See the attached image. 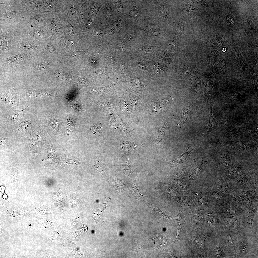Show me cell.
Wrapping results in <instances>:
<instances>
[{"instance_id":"6da1fadb","label":"cell","mask_w":258,"mask_h":258,"mask_svg":"<svg viewBox=\"0 0 258 258\" xmlns=\"http://www.w3.org/2000/svg\"><path fill=\"white\" fill-rule=\"evenodd\" d=\"M31 58L23 51L9 57H0V80L27 77V68Z\"/></svg>"},{"instance_id":"7a4b0ae2","label":"cell","mask_w":258,"mask_h":258,"mask_svg":"<svg viewBox=\"0 0 258 258\" xmlns=\"http://www.w3.org/2000/svg\"><path fill=\"white\" fill-rule=\"evenodd\" d=\"M0 25H19L27 10L21 0H0Z\"/></svg>"},{"instance_id":"3957f363","label":"cell","mask_w":258,"mask_h":258,"mask_svg":"<svg viewBox=\"0 0 258 258\" xmlns=\"http://www.w3.org/2000/svg\"><path fill=\"white\" fill-rule=\"evenodd\" d=\"M52 14L51 11L42 12L27 9L19 25L23 29L45 25Z\"/></svg>"},{"instance_id":"277c9868","label":"cell","mask_w":258,"mask_h":258,"mask_svg":"<svg viewBox=\"0 0 258 258\" xmlns=\"http://www.w3.org/2000/svg\"><path fill=\"white\" fill-rule=\"evenodd\" d=\"M0 57L9 53L12 48L7 45L8 39L18 38L22 33V29L19 26L14 25H0Z\"/></svg>"},{"instance_id":"5b68a950","label":"cell","mask_w":258,"mask_h":258,"mask_svg":"<svg viewBox=\"0 0 258 258\" xmlns=\"http://www.w3.org/2000/svg\"><path fill=\"white\" fill-rule=\"evenodd\" d=\"M23 29L22 34L18 39L33 42L40 45L44 41L50 37L48 29L45 25Z\"/></svg>"},{"instance_id":"8992f818","label":"cell","mask_w":258,"mask_h":258,"mask_svg":"<svg viewBox=\"0 0 258 258\" xmlns=\"http://www.w3.org/2000/svg\"><path fill=\"white\" fill-rule=\"evenodd\" d=\"M20 96L12 85L0 86V104L9 108L19 104Z\"/></svg>"},{"instance_id":"52a82bcc","label":"cell","mask_w":258,"mask_h":258,"mask_svg":"<svg viewBox=\"0 0 258 258\" xmlns=\"http://www.w3.org/2000/svg\"><path fill=\"white\" fill-rule=\"evenodd\" d=\"M187 194L200 209H204L212 204L206 191L197 184L191 185L190 188Z\"/></svg>"},{"instance_id":"ba28073f","label":"cell","mask_w":258,"mask_h":258,"mask_svg":"<svg viewBox=\"0 0 258 258\" xmlns=\"http://www.w3.org/2000/svg\"><path fill=\"white\" fill-rule=\"evenodd\" d=\"M42 57L41 54L31 58L27 68V77L35 76L49 69L50 62Z\"/></svg>"},{"instance_id":"9c48e42d","label":"cell","mask_w":258,"mask_h":258,"mask_svg":"<svg viewBox=\"0 0 258 258\" xmlns=\"http://www.w3.org/2000/svg\"><path fill=\"white\" fill-rule=\"evenodd\" d=\"M29 109L27 106L19 104L3 114L1 118L8 125L16 124L26 115Z\"/></svg>"},{"instance_id":"30bf717a","label":"cell","mask_w":258,"mask_h":258,"mask_svg":"<svg viewBox=\"0 0 258 258\" xmlns=\"http://www.w3.org/2000/svg\"><path fill=\"white\" fill-rule=\"evenodd\" d=\"M64 18L58 14H52L47 21L45 25L51 38L57 41L61 36L63 33L62 22Z\"/></svg>"},{"instance_id":"8fae6325","label":"cell","mask_w":258,"mask_h":258,"mask_svg":"<svg viewBox=\"0 0 258 258\" xmlns=\"http://www.w3.org/2000/svg\"><path fill=\"white\" fill-rule=\"evenodd\" d=\"M38 118L34 115L26 114L16 124V129L17 133L22 136L30 135L38 122Z\"/></svg>"},{"instance_id":"7c38bea8","label":"cell","mask_w":258,"mask_h":258,"mask_svg":"<svg viewBox=\"0 0 258 258\" xmlns=\"http://www.w3.org/2000/svg\"><path fill=\"white\" fill-rule=\"evenodd\" d=\"M11 47H17L21 48L31 58L36 56L41 53L40 45L30 41H24L16 39H11Z\"/></svg>"},{"instance_id":"4fadbf2b","label":"cell","mask_w":258,"mask_h":258,"mask_svg":"<svg viewBox=\"0 0 258 258\" xmlns=\"http://www.w3.org/2000/svg\"><path fill=\"white\" fill-rule=\"evenodd\" d=\"M255 189L249 187L234 188L228 194L227 203L242 207L245 198L250 193Z\"/></svg>"},{"instance_id":"5bb4252c","label":"cell","mask_w":258,"mask_h":258,"mask_svg":"<svg viewBox=\"0 0 258 258\" xmlns=\"http://www.w3.org/2000/svg\"><path fill=\"white\" fill-rule=\"evenodd\" d=\"M78 6L77 0H64L59 15L65 18L77 19Z\"/></svg>"},{"instance_id":"9a60e30c","label":"cell","mask_w":258,"mask_h":258,"mask_svg":"<svg viewBox=\"0 0 258 258\" xmlns=\"http://www.w3.org/2000/svg\"><path fill=\"white\" fill-rule=\"evenodd\" d=\"M234 188L245 187L258 188V178L246 173L233 179H231Z\"/></svg>"},{"instance_id":"2e32d148","label":"cell","mask_w":258,"mask_h":258,"mask_svg":"<svg viewBox=\"0 0 258 258\" xmlns=\"http://www.w3.org/2000/svg\"><path fill=\"white\" fill-rule=\"evenodd\" d=\"M62 25L63 33L69 35L77 41L80 31L77 19L74 20L64 17Z\"/></svg>"},{"instance_id":"e0dca14e","label":"cell","mask_w":258,"mask_h":258,"mask_svg":"<svg viewBox=\"0 0 258 258\" xmlns=\"http://www.w3.org/2000/svg\"><path fill=\"white\" fill-rule=\"evenodd\" d=\"M206 191L212 204L222 205L228 202V195L216 187L211 188Z\"/></svg>"},{"instance_id":"ac0fdd59","label":"cell","mask_w":258,"mask_h":258,"mask_svg":"<svg viewBox=\"0 0 258 258\" xmlns=\"http://www.w3.org/2000/svg\"><path fill=\"white\" fill-rule=\"evenodd\" d=\"M57 95L50 91L41 89L36 86L32 88L26 90L22 93V96L26 98H39L43 97H54Z\"/></svg>"},{"instance_id":"d6986e66","label":"cell","mask_w":258,"mask_h":258,"mask_svg":"<svg viewBox=\"0 0 258 258\" xmlns=\"http://www.w3.org/2000/svg\"><path fill=\"white\" fill-rule=\"evenodd\" d=\"M61 48L65 50L70 52L74 48L76 41L69 35L63 33L60 38L57 41Z\"/></svg>"},{"instance_id":"ffe728a7","label":"cell","mask_w":258,"mask_h":258,"mask_svg":"<svg viewBox=\"0 0 258 258\" xmlns=\"http://www.w3.org/2000/svg\"><path fill=\"white\" fill-rule=\"evenodd\" d=\"M215 186V187L228 195L234 189L231 180L228 177L218 180Z\"/></svg>"},{"instance_id":"44dd1931","label":"cell","mask_w":258,"mask_h":258,"mask_svg":"<svg viewBox=\"0 0 258 258\" xmlns=\"http://www.w3.org/2000/svg\"><path fill=\"white\" fill-rule=\"evenodd\" d=\"M174 200L183 207H188L191 209H193L195 207L194 203L186 194L179 193L175 197Z\"/></svg>"},{"instance_id":"7402d4cb","label":"cell","mask_w":258,"mask_h":258,"mask_svg":"<svg viewBox=\"0 0 258 258\" xmlns=\"http://www.w3.org/2000/svg\"><path fill=\"white\" fill-rule=\"evenodd\" d=\"M245 172V168L243 166H235L227 170L226 176L229 179H233L244 174Z\"/></svg>"},{"instance_id":"603a6c76","label":"cell","mask_w":258,"mask_h":258,"mask_svg":"<svg viewBox=\"0 0 258 258\" xmlns=\"http://www.w3.org/2000/svg\"><path fill=\"white\" fill-rule=\"evenodd\" d=\"M208 162V161L203 160L202 158L200 162L197 163L190 172L188 175L189 179L191 180H196L201 170Z\"/></svg>"},{"instance_id":"cb8c5ba5","label":"cell","mask_w":258,"mask_h":258,"mask_svg":"<svg viewBox=\"0 0 258 258\" xmlns=\"http://www.w3.org/2000/svg\"><path fill=\"white\" fill-rule=\"evenodd\" d=\"M194 147L189 145L187 147L183 153L176 161H172L173 164L171 167H175L188 161L190 154L194 149Z\"/></svg>"},{"instance_id":"d4e9b609","label":"cell","mask_w":258,"mask_h":258,"mask_svg":"<svg viewBox=\"0 0 258 258\" xmlns=\"http://www.w3.org/2000/svg\"><path fill=\"white\" fill-rule=\"evenodd\" d=\"M120 169L122 172L128 177H130L134 171L131 170L129 163V159L128 157H121L119 161Z\"/></svg>"},{"instance_id":"484cf974","label":"cell","mask_w":258,"mask_h":258,"mask_svg":"<svg viewBox=\"0 0 258 258\" xmlns=\"http://www.w3.org/2000/svg\"><path fill=\"white\" fill-rule=\"evenodd\" d=\"M103 5V4L97 7L95 6L94 1H93L91 2L89 10L88 17L86 24L87 27L92 24L99 10Z\"/></svg>"},{"instance_id":"4316f807","label":"cell","mask_w":258,"mask_h":258,"mask_svg":"<svg viewBox=\"0 0 258 258\" xmlns=\"http://www.w3.org/2000/svg\"><path fill=\"white\" fill-rule=\"evenodd\" d=\"M258 203V188L250 193L244 200V205L256 206Z\"/></svg>"},{"instance_id":"83f0119b","label":"cell","mask_w":258,"mask_h":258,"mask_svg":"<svg viewBox=\"0 0 258 258\" xmlns=\"http://www.w3.org/2000/svg\"><path fill=\"white\" fill-rule=\"evenodd\" d=\"M221 208L222 213L228 217H234L239 214V210L233 206L227 204H224Z\"/></svg>"},{"instance_id":"f1b7e54d","label":"cell","mask_w":258,"mask_h":258,"mask_svg":"<svg viewBox=\"0 0 258 258\" xmlns=\"http://www.w3.org/2000/svg\"><path fill=\"white\" fill-rule=\"evenodd\" d=\"M213 104H211L210 107L209 119V123L205 131L206 133H209L213 130L218 127L220 123L217 122L213 115L212 109Z\"/></svg>"},{"instance_id":"f546056e","label":"cell","mask_w":258,"mask_h":258,"mask_svg":"<svg viewBox=\"0 0 258 258\" xmlns=\"http://www.w3.org/2000/svg\"><path fill=\"white\" fill-rule=\"evenodd\" d=\"M93 161V169L99 172L104 177L107 178V176L102 163L99 158L98 152L95 154Z\"/></svg>"},{"instance_id":"4dcf8cb0","label":"cell","mask_w":258,"mask_h":258,"mask_svg":"<svg viewBox=\"0 0 258 258\" xmlns=\"http://www.w3.org/2000/svg\"><path fill=\"white\" fill-rule=\"evenodd\" d=\"M167 123L165 121H162L159 129L157 137V142L159 143L164 138L165 133L167 130L170 127L167 126Z\"/></svg>"},{"instance_id":"1f68e13d","label":"cell","mask_w":258,"mask_h":258,"mask_svg":"<svg viewBox=\"0 0 258 258\" xmlns=\"http://www.w3.org/2000/svg\"><path fill=\"white\" fill-rule=\"evenodd\" d=\"M28 143L32 155L35 158H37V146L34 137L31 134L28 137Z\"/></svg>"},{"instance_id":"d6a6232c","label":"cell","mask_w":258,"mask_h":258,"mask_svg":"<svg viewBox=\"0 0 258 258\" xmlns=\"http://www.w3.org/2000/svg\"><path fill=\"white\" fill-rule=\"evenodd\" d=\"M183 207L182 206L180 207L178 214L173 219L176 226L182 224L185 221V216L184 214Z\"/></svg>"},{"instance_id":"836d02e7","label":"cell","mask_w":258,"mask_h":258,"mask_svg":"<svg viewBox=\"0 0 258 258\" xmlns=\"http://www.w3.org/2000/svg\"><path fill=\"white\" fill-rule=\"evenodd\" d=\"M254 206H248L246 209V215L249 220L250 224L251 226L252 225V221L253 217L255 215L257 210V207Z\"/></svg>"},{"instance_id":"e575fe53","label":"cell","mask_w":258,"mask_h":258,"mask_svg":"<svg viewBox=\"0 0 258 258\" xmlns=\"http://www.w3.org/2000/svg\"><path fill=\"white\" fill-rule=\"evenodd\" d=\"M190 114V111L189 107H187L181 112L179 118V124L181 126L188 120Z\"/></svg>"},{"instance_id":"d590c367","label":"cell","mask_w":258,"mask_h":258,"mask_svg":"<svg viewBox=\"0 0 258 258\" xmlns=\"http://www.w3.org/2000/svg\"><path fill=\"white\" fill-rule=\"evenodd\" d=\"M146 204L147 206L156 214L157 215L171 219L173 218L172 217L167 215L162 211L156 205H153L148 203H146Z\"/></svg>"},{"instance_id":"8d00e7d4","label":"cell","mask_w":258,"mask_h":258,"mask_svg":"<svg viewBox=\"0 0 258 258\" xmlns=\"http://www.w3.org/2000/svg\"><path fill=\"white\" fill-rule=\"evenodd\" d=\"M206 237L202 236H194L192 239L193 243L200 248H204L205 246V241Z\"/></svg>"},{"instance_id":"74e56055","label":"cell","mask_w":258,"mask_h":258,"mask_svg":"<svg viewBox=\"0 0 258 258\" xmlns=\"http://www.w3.org/2000/svg\"><path fill=\"white\" fill-rule=\"evenodd\" d=\"M136 179L134 181L130 189V191L132 195L134 197L136 198H139L144 197H147V196H144L141 194L140 193L137 188L135 186V183Z\"/></svg>"},{"instance_id":"f35d334b","label":"cell","mask_w":258,"mask_h":258,"mask_svg":"<svg viewBox=\"0 0 258 258\" xmlns=\"http://www.w3.org/2000/svg\"><path fill=\"white\" fill-rule=\"evenodd\" d=\"M223 220L226 224L232 226L236 223L238 219L234 217H224Z\"/></svg>"},{"instance_id":"ab89813d","label":"cell","mask_w":258,"mask_h":258,"mask_svg":"<svg viewBox=\"0 0 258 258\" xmlns=\"http://www.w3.org/2000/svg\"><path fill=\"white\" fill-rule=\"evenodd\" d=\"M113 182L116 188L120 193L123 189V185L118 180L115 178L113 179Z\"/></svg>"},{"instance_id":"60d3db41","label":"cell","mask_w":258,"mask_h":258,"mask_svg":"<svg viewBox=\"0 0 258 258\" xmlns=\"http://www.w3.org/2000/svg\"><path fill=\"white\" fill-rule=\"evenodd\" d=\"M232 159L229 157H223L222 163L224 166L226 168L230 167L232 164Z\"/></svg>"},{"instance_id":"b9f144b4","label":"cell","mask_w":258,"mask_h":258,"mask_svg":"<svg viewBox=\"0 0 258 258\" xmlns=\"http://www.w3.org/2000/svg\"><path fill=\"white\" fill-rule=\"evenodd\" d=\"M105 14L107 16H111L112 14L111 5L109 3H108L106 5L103 10Z\"/></svg>"},{"instance_id":"7bdbcfd3","label":"cell","mask_w":258,"mask_h":258,"mask_svg":"<svg viewBox=\"0 0 258 258\" xmlns=\"http://www.w3.org/2000/svg\"><path fill=\"white\" fill-rule=\"evenodd\" d=\"M109 87L107 86L98 88L96 90V92L99 94L106 93L110 90V88Z\"/></svg>"},{"instance_id":"ee69618b","label":"cell","mask_w":258,"mask_h":258,"mask_svg":"<svg viewBox=\"0 0 258 258\" xmlns=\"http://www.w3.org/2000/svg\"><path fill=\"white\" fill-rule=\"evenodd\" d=\"M154 48L153 47L146 46L141 47L140 49L144 51L150 52L153 51Z\"/></svg>"},{"instance_id":"f6af8a7d","label":"cell","mask_w":258,"mask_h":258,"mask_svg":"<svg viewBox=\"0 0 258 258\" xmlns=\"http://www.w3.org/2000/svg\"><path fill=\"white\" fill-rule=\"evenodd\" d=\"M176 227L177 229V236L175 240V242H177L179 239L181 233V229L180 226H176Z\"/></svg>"},{"instance_id":"bcb514c9","label":"cell","mask_w":258,"mask_h":258,"mask_svg":"<svg viewBox=\"0 0 258 258\" xmlns=\"http://www.w3.org/2000/svg\"><path fill=\"white\" fill-rule=\"evenodd\" d=\"M131 10L133 14L135 16L139 15L140 14V12L139 10L136 6H133Z\"/></svg>"},{"instance_id":"7dc6e473","label":"cell","mask_w":258,"mask_h":258,"mask_svg":"<svg viewBox=\"0 0 258 258\" xmlns=\"http://www.w3.org/2000/svg\"><path fill=\"white\" fill-rule=\"evenodd\" d=\"M247 245L246 242H243L240 245V249L242 252H244L246 251L247 248Z\"/></svg>"},{"instance_id":"c3c4849f","label":"cell","mask_w":258,"mask_h":258,"mask_svg":"<svg viewBox=\"0 0 258 258\" xmlns=\"http://www.w3.org/2000/svg\"><path fill=\"white\" fill-rule=\"evenodd\" d=\"M219 65L220 68L222 69L225 70V64L223 59H222L220 60Z\"/></svg>"},{"instance_id":"681fc988","label":"cell","mask_w":258,"mask_h":258,"mask_svg":"<svg viewBox=\"0 0 258 258\" xmlns=\"http://www.w3.org/2000/svg\"><path fill=\"white\" fill-rule=\"evenodd\" d=\"M226 48H223L222 49V51L223 52H225L226 51Z\"/></svg>"}]
</instances>
